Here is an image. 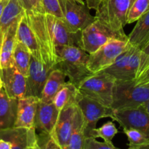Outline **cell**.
I'll return each instance as SVG.
<instances>
[{
    "instance_id": "60d3db41",
    "label": "cell",
    "mask_w": 149,
    "mask_h": 149,
    "mask_svg": "<svg viewBox=\"0 0 149 149\" xmlns=\"http://www.w3.org/2000/svg\"><path fill=\"white\" fill-rule=\"evenodd\" d=\"M0 74H1V67H0ZM2 87V84H1V74H0V89Z\"/></svg>"
},
{
    "instance_id": "f546056e",
    "label": "cell",
    "mask_w": 149,
    "mask_h": 149,
    "mask_svg": "<svg viewBox=\"0 0 149 149\" xmlns=\"http://www.w3.org/2000/svg\"><path fill=\"white\" fill-rule=\"evenodd\" d=\"M149 10V0H134L127 15V24L136 22Z\"/></svg>"
},
{
    "instance_id": "8d00e7d4",
    "label": "cell",
    "mask_w": 149,
    "mask_h": 149,
    "mask_svg": "<svg viewBox=\"0 0 149 149\" xmlns=\"http://www.w3.org/2000/svg\"><path fill=\"white\" fill-rule=\"evenodd\" d=\"M103 1L104 0H86L85 3L90 10H94L96 11Z\"/></svg>"
},
{
    "instance_id": "7c38bea8",
    "label": "cell",
    "mask_w": 149,
    "mask_h": 149,
    "mask_svg": "<svg viewBox=\"0 0 149 149\" xmlns=\"http://www.w3.org/2000/svg\"><path fill=\"white\" fill-rule=\"evenodd\" d=\"M0 138L11 143L13 149H39L34 127H12L1 130Z\"/></svg>"
},
{
    "instance_id": "7402d4cb",
    "label": "cell",
    "mask_w": 149,
    "mask_h": 149,
    "mask_svg": "<svg viewBox=\"0 0 149 149\" xmlns=\"http://www.w3.org/2000/svg\"><path fill=\"white\" fill-rule=\"evenodd\" d=\"M23 11L24 9L20 5L19 0H9L0 17V49L8 29L20 18Z\"/></svg>"
},
{
    "instance_id": "e0dca14e",
    "label": "cell",
    "mask_w": 149,
    "mask_h": 149,
    "mask_svg": "<svg viewBox=\"0 0 149 149\" xmlns=\"http://www.w3.org/2000/svg\"><path fill=\"white\" fill-rule=\"evenodd\" d=\"M39 100V97L34 96H25L18 99L17 116L13 127L35 128V116Z\"/></svg>"
},
{
    "instance_id": "d6986e66",
    "label": "cell",
    "mask_w": 149,
    "mask_h": 149,
    "mask_svg": "<svg viewBox=\"0 0 149 149\" xmlns=\"http://www.w3.org/2000/svg\"><path fill=\"white\" fill-rule=\"evenodd\" d=\"M16 39L18 41L21 42L24 46H26V47L32 54V56H33L38 61H41L40 54H39V48L37 44L36 39H35L34 34L28 21L24 11L23 12L19 19Z\"/></svg>"
},
{
    "instance_id": "7a4b0ae2",
    "label": "cell",
    "mask_w": 149,
    "mask_h": 149,
    "mask_svg": "<svg viewBox=\"0 0 149 149\" xmlns=\"http://www.w3.org/2000/svg\"><path fill=\"white\" fill-rule=\"evenodd\" d=\"M56 52L61 58L54 68L61 70L69 78V81L77 86L92 74L87 67L89 54L78 46H56Z\"/></svg>"
},
{
    "instance_id": "30bf717a",
    "label": "cell",
    "mask_w": 149,
    "mask_h": 149,
    "mask_svg": "<svg viewBox=\"0 0 149 149\" xmlns=\"http://www.w3.org/2000/svg\"><path fill=\"white\" fill-rule=\"evenodd\" d=\"M76 103L81 111L86 122V137L91 136L92 131L96 128V123L102 118L112 117L114 110L93 99L83 95L79 92Z\"/></svg>"
},
{
    "instance_id": "ab89813d",
    "label": "cell",
    "mask_w": 149,
    "mask_h": 149,
    "mask_svg": "<svg viewBox=\"0 0 149 149\" xmlns=\"http://www.w3.org/2000/svg\"><path fill=\"white\" fill-rule=\"evenodd\" d=\"M140 108H141L142 109H143L148 114H149V99L144 103V104L142 105V106H140Z\"/></svg>"
},
{
    "instance_id": "d4e9b609",
    "label": "cell",
    "mask_w": 149,
    "mask_h": 149,
    "mask_svg": "<svg viewBox=\"0 0 149 149\" xmlns=\"http://www.w3.org/2000/svg\"><path fill=\"white\" fill-rule=\"evenodd\" d=\"M149 39V10L137 20L136 25L128 35V42L141 48Z\"/></svg>"
},
{
    "instance_id": "8fae6325",
    "label": "cell",
    "mask_w": 149,
    "mask_h": 149,
    "mask_svg": "<svg viewBox=\"0 0 149 149\" xmlns=\"http://www.w3.org/2000/svg\"><path fill=\"white\" fill-rule=\"evenodd\" d=\"M76 107V103H70L60 111L55 127L51 133L59 149H66L68 145Z\"/></svg>"
},
{
    "instance_id": "e575fe53",
    "label": "cell",
    "mask_w": 149,
    "mask_h": 149,
    "mask_svg": "<svg viewBox=\"0 0 149 149\" xmlns=\"http://www.w3.org/2000/svg\"><path fill=\"white\" fill-rule=\"evenodd\" d=\"M19 1L24 10L45 13L42 0H19Z\"/></svg>"
},
{
    "instance_id": "1f68e13d",
    "label": "cell",
    "mask_w": 149,
    "mask_h": 149,
    "mask_svg": "<svg viewBox=\"0 0 149 149\" xmlns=\"http://www.w3.org/2000/svg\"><path fill=\"white\" fill-rule=\"evenodd\" d=\"M117 148L112 143H108L105 142H100L92 136L86 137L84 141L83 149H116Z\"/></svg>"
},
{
    "instance_id": "d6a6232c",
    "label": "cell",
    "mask_w": 149,
    "mask_h": 149,
    "mask_svg": "<svg viewBox=\"0 0 149 149\" xmlns=\"http://www.w3.org/2000/svg\"><path fill=\"white\" fill-rule=\"evenodd\" d=\"M37 141L39 149H59L56 143L49 133L40 132L37 135Z\"/></svg>"
},
{
    "instance_id": "ffe728a7",
    "label": "cell",
    "mask_w": 149,
    "mask_h": 149,
    "mask_svg": "<svg viewBox=\"0 0 149 149\" xmlns=\"http://www.w3.org/2000/svg\"><path fill=\"white\" fill-rule=\"evenodd\" d=\"M17 108V99L10 98L1 87L0 89V130L14 126Z\"/></svg>"
},
{
    "instance_id": "8992f818",
    "label": "cell",
    "mask_w": 149,
    "mask_h": 149,
    "mask_svg": "<svg viewBox=\"0 0 149 149\" xmlns=\"http://www.w3.org/2000/svg\"><path fill=\"white\" fill-rule=\"evenodd\" d=\"M140 48L130 45L115 62L102 70L115 80L135 79L140 65Z\"/></svg>"
},
{
    "instance_id": "603a6c76",
    "label": "cell",
    "mask_w": 149,
    "mask_h": 149,
    "mask_svg": "<svg viewBox=\"0 0 149 149\" xmlns=\"http://www.w3.org/2000/svg\"><path fill=\"white\" fill-rule=\"evenodd\" d=\"M66 75L57 68H53L46 80L40 96V100L45 103L53 102L56 95L66 82Z\"/></svg>"
},
{
    "instance_id": "277c9868",
    "label": "cell",
    "mask_w": 149,
    "mask_h": 149,
    "mask_svg": "<svg viewBox=\"0 0 149 149\" xmlns=\"http://www.w3.org/2000/svg\"><path fill=\"white\" fill-rule=\"evenodd\" d=\"M149 99V84H138L135 79L115 80L111 108L115 110L139 108Z\"/></svg>"
},
{
    "instance_id": "836d02e7",
    "label": "cell",
    "mask_w": 149,
    "mask_h": 149,
    "mask_svg": "<svg viewBox=\"0 0 149 149\" xmlns=\"http://www.w3.org/2000/svg\"><path fill=\"white\" fill-rule=\"evenodd\" d=\"M149 65V39L145 42L144 45L140 48V65H139L138 72L137 77H139L146 68Z\"/></svg>"
},
{
    "instance_id": "83f0119b",
    "label": "cell",
    "mask_w": 149,
    "mask_h": 149,
    "mask_svg": "<svg viewBox=\"0 0 149 149\" xmlns=\"http://www.w3.org/2000/svg\"><path fill=\"white\" fill-rule=\"evenodd\" d=\"M129 149H149V135L132 128H123Z\"/></svg>"
},
{
    "instance_id": "b9f144b4",
    "label": "cell",
    "mask_w": 149,
    "mask_h": 149,
    "mask_svg": "<svg viewBox=\"0 0 149 149\" xmlns=\"http://www.w3.org/2000/svg\"><path fill=\"white\" fill-rule=\"evenodd\" d=\"M75 1L79 3H85V1H86V0H75Z\"/></svg>"
},
{
    "instance_id": "44dd1931",
    "label": "cell",
    "mask_w": 149,
    "mask_h": 149,
    "mask_svg": "<svg viewBox=\"0 0 149 149\" xmlns=\"http://www.w3.org/2000/svg\"><path fill=\"white\" fill-rule=\"evenodd\" d=\"M20 19V18H19ZM19 19L14 22L7 30L1 49H0V67L1 68L14 65L13 53L16 43V36H17V29Z\"/></svg>"
},
{
    "instance_id": "f35d334b",
    "label": "cell",
    "mask_w": 149,
    "mask_h": 149,
    "mask_svg": "<svg viewBox=\"0 0 149 149\" xmlns=\"http://www.w3.org/2000/svg\"><path fill=\"white\" fill-rule=\"evenodd\" d=\"M9 0H0V17H1V14H2L3 11H4V7L8 3Z\"/></svg>"
},
{
    "instance_id": "5b68a950",
    "label": "cell",
    "mask_w": 149,
    "mask_h": 149,
    "mask_svg": "<svg viewBox=\"0 0 149 149\" xmlns=\"http://www.w3.org/2000/svg\"><path fill=\"white\" fill-rule=\"evenodd\" d=\"M115 80L111 76L99 71L84 79L77 89L83 95L111 108Z\"/></svg>"
},
{
    "instance_id": "9a60e30c",
    "label": "cell",
    "mask_w": 149,
    "mask_h": 149,
    "mask_svg": "<svg viewBox=\"0 0 149 149\" xmlns=\"http://www.w3.org/2000/svg\"><path fill=\"white\" fill-rule=\"evenodd\" d=\"M1 80L2 87L10 98H22L26 95V77L20 74L13 66L1 68Z\"/></svg>"
},
{
    "instance_id": "f1b7e54d",
    "label": "cell",
    "mask_w": 149,
    "mask_h": 149,
    "mask_svg": "<svg viewBox=\"0 0 149 149\" xmlns=\"http://www.w3.org/2000/svg\"><path fill=\"white\" fill-rule=\"evenodd\" d=\"M118 132L115 125L111 121L105 122L100 127L95 128L92 131L91 136L94 138H100L108 143H112V141L114 137Z\"/></svg>"
},
{
    "instance_id": "ac0fdd59",
    "label": "cell",
    "mask_w": 149,
    "mask_h": 149,
    "mask_svg": "<svg viewBox=\"0 0 149 149\" xmlns=\"http://www.w3.org/2000/svg\"><path fill=\"white\" fill-rule=\"evenodd\" d=\"M60 111L53 102L45 103L39 100L35 116L34 126L40 132L51 134L57 122Z\"/></svg>"
},
{
    "instance_id": "ba28073f",
    "label": "cell",
    "mask_w": 149,
    "mask_h": 149,
    "mask_svg": "<svg viewBox=\"0 0 149 149\" xmlns=\"http://www.w3.org/2000/svg\"><path fill=\"white\" fill-rule=\"evenodd\" d=\"M63 13V20L72 31L81 32L86 26L94 21L95 17L90 13L86 3L75 0H59Z\"/></svg>"
},
{
    "instance_id": "74e56055",
    "label": "cell",
    "mask_w": 149,
    "mask_h": 149,
    "mask_svg": "<svg viewBox=\"0 0 149 149\" xmlns=\"http://www.w3.org/2000/svg\"><path fill=\"white\" fill-rule=\"evenodd\" d=\"M0 149H13V145L9 141L0 138Z\"/></svg>"
},
{
    "instance_id": "d590c367",
    "label": "cell",
    "mask_w": 149,
    "mask_h": 149,
    "mask_svg": "<svg viewBox=\"0 0 149 149\" xmlns=\"http://www.w3.org/2000/svg\"><path fill=\"white\" fill-rule=\"evenodd\" d=\"M135 81L138 84H149V65L145 69V71L135 79Z\"/></svg>"
},
{
    "instance_id": "6da1fadb",
    "label": "cell",
    "mask_w": 149,
    "mask_h": 149,
    "mask_svg": "<svg viewBox=\"0 0 149 149\" xmlns=\"http://www.w3.org/2000/svg\"><path fill=\"white\" fill-rule=\"evenodd\" d=\"M27 20L32 27L39 48L41 62L49 68H54L61 58L56 49L53 36L48 24L45 13L24 10Z\"/></svg>"
},
{
    "instance_id": "52a82bcc",
    "label": "cell",
    "mask_w": 149,
    "mask_h": 149,
    "mask_svg": "<svg viewBox=\"0 0 149 149\" xmlns=\"http://www.w3.org/2000/svg\"><path fill=\"white\" fill-rule=\"evenodd\" d=\"M129 45L128 41L112 39L93 53L89 54L87 67L92 73L99 72L113 63Z\"/></svg>"
},
{
    "instance_id": "4fadbf2b",
    "label": "cell",
    "mask_w": 149,
    "mask_h": 149,
    "mask_svg": "<svg viewBox=\"0 0 149 149\" xmlns=\"http://www.w3.org/2000/svg\"><path fill=\"white\" fill-rule=\"evenodd\" d=\"M111 119L123 128H132L149 135V114L140 107L115 110Z\"/></svg>"
},
{
    "instance_id": "3957f363",
    "label": "cell",
    "mask_w": 149,
    "mask_h": 149,
    "mask_svg": "<svg viewBox=\"0 0 149 149\" xmlns=\"http://www.w3.org/2000/svg\"><path fill=\"white\" fill-rule=\"evenodd\" d=\"M134 0H104L96 10L95 19L118 35L122 40L128 41L124 33L127 15Z\"/></svg>"
},
{
    "instance_id": "9c48e42d",
    "label": "cell",
    "mask_w": 149,
    "mask_h": 149,
    "mask_svg": "<svg viewBox=\"0 0 149 149\" xmlns=\"http://www.w3.org/2000/svg\"><path fill=\"white\" fill-rule=\"evenodd\" d=\"M112 39H121L118 35L95 19L94 21L86 26L80 32L79 47L84 49L87 53L91 54Z\"/></svg>"
},
{
    "instance_id": "4dcf8cb0",
    "label": "cell",
    "mask_w": 149,
    "mask_h": 149,
    "mask_svg": "<svg viewBox=\"0 0 149 149\" xmlns=\"http://www.w3.org/2000/svg\"><path fill=\"white\" fill-rule=\"evenodd\" d=\"M42 4L45 14L51 15L63 20L64 17L59 0H42Z\"/></svg>"
},
{
    "instance_id": "484cf974",
    "label": "cell",
    "mask_w": 149,
    "mask_h": 149,
    "mask_svg": "<svg viewBox=\"0 0 149 149\" xmlns=\"http://www.w3.org/2000/svg\"><path fill=\"white\" fill-rule=\"evenodd\" d=\"M79 90L77 86L70 81L64 83V85L60 88L54 97L53 103L56 107L61 111L67 105L76 103L77 94Z\"/></svg>"
},
{
    "instance_id": "cb8c5ba5",
    "label": "cell",
    "mask_w": 149,
    "mask_h": 149,
    "mask_svg": "<svg viewBox=\"0 0 149 149\" xmlns=\"http://www.w3.org/2000/svg\"><path fill=\"white\" fill-rule=\"evenodd\" d=\"M86 124L81 111L77 106L76 107L73 120L72 129L70 135V141L66 149H83L86 135Z\"/></svg>"
},
{
    "instance_id": "2e32d148",
    "label": "cell",
    "mask_w": 149,
    "mask_h": 149,
    "mask_svg": "<svg viewBox=\"0 0 149 149\" xmlns=\"http://www.w3.org/2000/svg\"><path fill=\"white\" fill-rule=\"evenodd\" d=\"M46 16L53 33L56 47L66 45H74L79 47L80 32L74 33L72 31L62 19L48 14H46Z\"/></svg>"
},
{
    "instance_id": "5bb4252c",
    "label": "cell",
    "mask_w": 149,
    "mask_h": 149,
    "mask_svg": "<svg viewBox=\"0 0 149 149\" xmlns=\"http://www.w3.org/2000/svg\"><path fill=\"white\" fill-rule=\"evenodd\" d=\"M52 69L32 56L29 73L26 77V90L25 96H34L40 98L43 87Z\"/></svg>"
},
{
    "instance_id": "4316f807",
    "label": "cell",
    "mask_w": 149,
    "mask_h": 149,
    "mask_svg": "<svg viewBox=\"0 0 149 149\" xmlns=\"http://www.w3.org/2000/svg\"><path fill=\"white\" fill-rule=\"evenodd\" d=\"M31 58H32V54L30 53L29 49L21 42L16 40L14 53H13L14 66L17 68L20 74L26 77H27L29 73Z\"/></svg>"
}]
</instances>
